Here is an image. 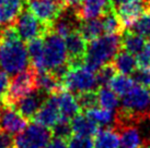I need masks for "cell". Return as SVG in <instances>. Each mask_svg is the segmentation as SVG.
I'll return each mask as SVG.
<instances>
[{
  "mask_svg": "<svg viewBox=\"0 0 150 148\" xmlns=\"http://www.w3.org/2000/svg\"><path fill=\"white\" fill-rule=\"evenodd\" d=\"M29 64V50L14 25L2 27L0 31V68L9 75H16L26 70Z\"/></svg>",
  "mask_w": 150,
  "mask_h": 148,
  "instance_id": "6da1fadb",
  "label": "cell"
},
{
  "mask_svg": "<svg viewBox=\"0 0 150 148\" xmlns=\"http://www.w3.org/2000/svg\"><path fill=\"white\" fill-rule=\"evenodd\" d=\"M147 119L150 120V91L148 87L135 84L123 96L122 106L116 111V125L137 123Z\"/></svg>",
  "mask_w": 150,
  "mask_h": 148,
  "instance_id": "7a4b0ae2",
  "label": "cell"
},
{
  "mask_svg": "<svg viewBox=\"0 0 150 148\" xmlns=\"http://www.w3.org/2000/svg\"><path fill=\"white\" fill-rule=\"evenodd\" d=\"M122 35H102L88 43V49L84 64L93 71H98L113 60L115 54L121 50Z\"/></svg>",
  "mask_w": 150,
  "mask_h": 148,
  "instance_id": "3957f363",
  "label": "cell"
},
{
  "mask_svg": "<svg viewBox=\"0 0 150 148\" xmlns=\"http://www.w3.org/2000/svg\"><path fill=\"white\" fill-rule=\"evenodd\" d=\"M64 89L75 93L76 95L80 93L90 91H98L99 84L96 78V72L88 68L86 64L80 66H70L63 77Z\"/></svg>",
  "mask_w": 150,
  "mask_h": 148,
  "instance_id": "277c9868",
  "label": "cell"
},
{
  "mask_svg": "<svg viewBox=\"0 0 150 148\" xmlns=\"http://www.w3.org/2000/svg\"><path fill=\"white\" fill-rule=\"evenodd\" d=\"M35 91H38L36 70L31 66L26 70L14 75L12 81L10 82L8 93L1 100V103L4 106L13 107V105L19 99L23 98L24 96Z\"/></svg>",
  "mask_w": 150,
  "mask_h": 148,
  "instance_id": "5b68a950",
  "label": "cell"
},
{
  "mask_svg": "<svg viewBox=\"0 0 150 148\" xmlns=\"http://www.w3.org/2000/svg\"><path fill=\"white\" fill-rule=\"evenodd\" d=\"M68 63V54L65 38L55 32L44 37V70L55 71Z\"/></svg>",
  "mask_w": 150,
  "mask_h": 148,
  "instance_id": "8992f818",
  "label": "cell"
},
{
  "mask_svg": "<svg viewBox=\"0 0 150 148\" xmlns=\"http://www.w3.org/2000/svg\"><path fill=\"white\" fill-rule=\"evenodd\" d=\"M52 131L38 123H31L14 138L16 148H45L52 138Z\"/></svg>",
  "mask_w": 150,
  "mask_h": 148,
  "instance_id": "52a82bcc",
  "label": "cell"
},
{
  "mask_svg": "<svg viewBox=\"0 0 150 148\" xmlns=\"http://www.w3.org/2000/svg\"><path fill=\"white\" fill-rule=\"evenodd\" d=\"M13 25L23 41H30L38 37H45L53 29L48 25L41 22L30 10L23 11Z\"/></svg>",
  "mask_w": 150,
  "mask_h": 148,
  "instance_id": "ba28073f",
  "label": "cell"
},
{
  "mask_svg": "<svg viewBox=\"0 0 150 148\" xmlns=\"http://www.w3.org/2000/svg\"><path fill=\"white\" fill-rule=\"evenodd\" d=\"M28 10L33 13L38 20L53 29L55 22L66 10V4L48 0H26Z\"/></svg>",
  "mask_w": 150,
  "mask_h": 148,
  "instance_id": "9c48e42d",
  "label": "cell"
},
{
  "mask_svg": "<svg viewBox=\"0 0 150 148\" xmlns=\"http://www.w3.org/2000/svg\"><path fill=\"white\" fill-rule=\"evenodd\" d=\"M65 43L68 54V64L70 66H83L88 49V41L84 39L79 29L71 32L65 38Z\"/></svg>",
  "mask_w": 150,
  "mask_h": 148,
  "instance_id": "30bf717a",
  "label": "cell"
},
{
  "mask_svg": "<svg viewBox=\"0 0 150 148\" xmlns=\"http://www.w3.org/2000/svg\"><path fill=\"white\" fill-rule=\"evenodd\" d=\"M60 118H62V114L57 105L56 96L55 94H53L50 95L45 99L42 107L38 109L36 114L34 115L33 122L52 130L55 124L60 120Z\"/></svg>",
  "mask_w": 150,
  "mask_h": 148,
  "instance_id": "8fae6325",
  "label": "cell"
},
{
  "mask_svg": "<svg viewBox=\"0 0 150 148\" xmlns=\"http://www.w3.org/2000/svg\"><path fill=\"white\" fill-rule=\"evenodd\" d=\"M115 11L124 26L127 27L138 17L150 11V0H127Z\"/></svg>",
  "mask_w": 150,
  "mask_h": 148,
  "instance_id": "7c38bea8",
  "label": "cell"
},
{
  "mask_svg": "<svg viewBox=\"0 0 150 148\" xmlns=\"http://www.w3.org/2000/svg\"><path fill=\"white\" fill-rule=\"evenodd\" d=\"M29 125L28 119H25L13 107L4 106L0 113V126L10 134H19Z\"/></svg>",
  "mask_w": 150,
  "mask_h": 148,
  "instance_id": "4fadbf2b",
  "label": "cell"
},
{
  "mask_svg": "<svg viewBox=\"0 0 150 148\" xmlns=\"http://www.w3.org/2000/svg\"><path fill=\"white\" fill-rule=\"evenodd\" d=\"M111 0H84L79 8L75 9L80 21L96 19L113 10Z\"/></svg>",
  "mask_w": 150,
  "mask_h": 148,
  "instance_id": "5bb4252c",
  "label": "cell"
},
{
  "mask_svg": "<svg viewBox=\"0 0 150 148\" xmlns=\"http://www.w3.org/2000/svg\"><path fill=\"white\" fill-rule=\"evenodd\" d=\"M45 99L43 98V93L40 91H35L31 94L24 96L23 98L19 99L13 105V108L23 115L25 119L33 120L34 115L36 114L38 109L42 107Z\"/></svg>",
  "mask_w": 150,
  "mask_h": 148,
  "instance_id": "9a60e30c",
  "label": "cell"
},
{
  "mask_svg": "<svg viewBox=\"0 0 150 148\" xmlns=\"http://www.w3.org/2000/svg\"><path fill=\"white\" fill-rule=\"evenodd\" d=\"M25 4L26 0H0V27L14 24Z\"/></svg>",
  "mask_w": 150,
  "mask_h": 148,
  "instance_id": "2e32d148",
  "label": "cell"
},
{
  "mask_svg": "<svg viewBox=\"0 0 150 148\" xmlns=\"http://www.w3.org/2000/svg\"><path fill=\"white\" fill-rule=\"evenodd\" d=\"M36 83L38 91H42L43 94H47L48 96L64 91L62 80L52 71H36Z\"/></svg>",
  "mask_w": 150,
  "mask_h": 148,
  "instance_id": "e0dca14e",
  "label": "cell"
},
{
  "mask_svg": "<svg viewBox=\"0 0 150 148\" xmlns=\"http://www.w3.org/2000/svg\"><path fill=\"white\" fill-rule=\"evenodd\" d=\"M55 96H56L57 105H58L62 117L71 120L74 117L81 112V108L77 101L76 96H74L72 93L64 89V91L55 94Z\"/></svg>",
  "mask_w": 150,
  "mask_h": 148,
  "instance_id": "ac0fdd59",
  "label": "cell"
},
{
  "mask_svg": "<svg viewBox=\"0 0 150 148\" xmlns=\"http://www.w3.org/2000/svg\"><path fill=\"white\" fill-rule=\"evenodd\" d=\"M72 135L81 137H92L98 133L100 126L96 124L86 114H77L70 120Z\"/></svg>",
  "mask_w": 150,
  "mask_h": 148,
  "instance_id": "d6986e66",
  "label": "cell"
},
{
  "mask_svg": "<svg viewBox=\"0 0 150 148\" xmlns=\"http://www.w3.org/2000/svg\"><path fill=\"white\" fill-rule=\"evenodd\" d=\"M93 148H121V138L117 128H100L93 136Z\"/></svg>",
  "mask_w": 150,
  "mask_h": 148,
  "instance_id": "ffe728a7",
  "label": "cell"
},
{
  "mask_svg": "<svg viewBox=\"0 0 150 148\" xmlns=\"http://www.w3.org/2000/svg\"><path fill=\"white\" fill-rule=\"evenodd\" d=\"M113 66H115L117 73L125 74V75H132V74L137 70V61H136V56L129 54L125 50L121 49L115 57L113 58L111 61Z\"/></svg>",
  "mask_w": 150,
  "mask_h": 148,
  "instance_id": "44dd1931",
  "label": "cell"
},
{
  "mask_svg": "<svg viewBox=\"0 0 150 148\" xmlns=\"http://www.w3.org/2000/svg\"><path fill=\"white\" fill-rule=\"evenodd\" d=\"M147 44L146 38L138 34L132 33L127 29L121 36V49L125 50L129 54L137 56L145 49Z\"/></svg>",
  "mask_w": 150,
  "mask_h": 148,
  "instance_id": "7402d4cb",
  "label": "cell"
},
{
  "mask_svg": "<svg viewBox=\"0 0 150 148\" xmlns=\"http://www.w3.org/2000/svg\"><path fill=\"white\" fill-rule=\"evenodd\" d=\"M28 50L32 66L36 71L44 70V37L28 41Z\"/></svg>",
  "mask_w": 150,
  "mask_h": 148,
  "instance_id": "603a6c76",
  "label": "cell"
},
{
  "mask_svg": "<svg viewBox=\"0 0 150 148\" xmlns=\"http://www.w3.org/2000/svg\"><path fill=\"white\" fill-rule=\"evenodd\" d=\"M120 138H121V148H138L140 147L142 140L137 128L133 124H124L117 126Z\"/></svg>",
  "mask_w": 150,
  "mask_h": 148,
  "instance_id": "cb8c5ba5",
  "label": "cell"
},
{
  "mask_svg": "<svg viewBox=\"0 0 150 148\" xmlns=\"http://www.w3.org/2000/svg\"><path fill=\"white\" fill-rule=\"evenodd\" d=\"M79 31L88 43L102 36V34L104 33V29L101 17L80 21Z\"/></svg>",
  "mask_w": 150,
  "mask_h": 148,
  "instance_id": "d4e9b609",
  "label": "cell"
},
{
  "mask_svg": "<svg viewBox=\"0 0 150 148\" xmlns=\"http://www.w3.org/2000/svg\"><path fill=\"white\" fill-rule=\"evenodd\" d=\"M84 114L99 126H108L111 124H116V113L104 108H92L90 110L86 111Z\"/></svg>",
  "mask_w": 150,
  "mask_h": 148,
  "instance_id": "484cf974",
  "label": "cell"
},
{
  "mask_svg": "<svg viewBox=\"0 0 150 148\" xmlns=\"http://www.w3.org/2000/svg\"><path fill=\"white\" fill-rule=\"evenodd\" d=\"M101 20L103 23L104 33L106 35H122L125 32L126 27L116 14L115 9L105 13L103 17H101Z\"/></svg>",
  "mask_w": 150,
  "mask_h": 148,
  "instance_id": "4316f807",
  "label": "cell"
},
{
  "mask_svg": "<svg viewBox=\"0 0 150 148\" xmlns=\"http://www.w3.org/2000/svg\"><path fill=\"white\" fill-rule=\"evenodd\" d=\"M136 83L134 82V80L132 76L129 75H125V74L117 73L114 77L112 78V81L108 84V87L112 89L117 96H125L134 86Z\"/></svg>",
  "mask_w": 150,
  "mask_h": 148,
  "instance_id": "83f0119b",
  "label": "cell"
},
{
  "mask_svg": "<svg viewBox=\"0 0 150 148\" xmlns=\"http://www.w3.org/2000/svg\"><path fill=\"white\" fill-rule=\"evenodd\" d=\"M98 98H99V107L114 110L120 107V99L114 91L108 86H100L98 88Z\"/></svg>",
  "mask_w": 150,
  "mask_h": 148,
  "instance_id": "f1b7e54d",
  "label": "cell"
},
{
  "mask_svg": "<svg viewBox=\"0 0 150 148\" xmlns=\"http://www.w3.org/2000/svg\"><path fill=\"white\" fill-rule=\"evenodd\" d=\"M127 31L138 34L145 38L150 37V11H147L126 27Z\"/></svg>",
  "mask_w": 150,
  "mask_h": 148,
  "instance_id": "f546056e",
  "label": "cell"
},
{
  "mask_svg": "<svg viewBox=\"0 0 150 148\" xmlns=\"http://www.w3.org/2000/svg\"><path fill=\"white\" fill-rule=\"evenodd\" d=\"M77 101L79 103L81 111H88L92 108L99 107V98H98V91H90L77 94L76 96Z\"/></svg>",
  "mask_w": 150,
  "mask_h": 148,
  "instance_id": "4dcf8cb0",
  "label": "cell"
},
{
  "mask_svg": "<svg viewBox=\"0 0 150 148\" xmlns=\"http://www.w3.org/2000/svg\"><path fill=\"white\" fill-rule=\"evenodd\" d=\"M54 137L63 138V140H69L72 137V128H71L70 120L62 117L57 123L55 124L53 128L50 130Z\"/></svg>",
  "mask_w": 150,
  "mask_h": 148,
  "instance_id": "1f68e13d",
  "label": "cell"
},
{
  "mask_svg": "<svg viewBox=\"0 0 150 148\" xmlns=\"http://www.w3.org/2000/svg\"><path fill=\"white\" fill-rule=\"evenodd\" d=\"M117 74V71L115 66H113L112 62H108L104 66H102L96 71V78H98V84L100 86H108L112 78Z\"/></svg>",
  "mask_w": 150,
  "mask_h": 148,
  "instance_id": "d6a6232c",
  "label": "cell"
},
{
  "mask_svg": "<svg viewBox=\"0 0 150 148\" xmlns=\"http://www.w3.org/2000/svg\"><path fill=\"white\" fill-rule=\"evenodd\" d=\"M68 148H93V140L91 137L72 135V137L68 140Z\"/></svg>",
  "mask_w": 150,
  "mask_h": 148,
  "instance_id": "836d02e7",
  "label": "cell"
},
{
  "mask_svg": "<svg viewBox=\"0 0 150 148\" xmlns=\"http://www.w3.org/2000/svg\"><path fill=\"white\" fill-rule=\"evenodd\" d=\"M132 78L134 80V82L136 84L142 85V86L148 87L150 84V73L146 70H142V69H138L135 71L132 75Z\"/></svg>",
  "mask_w": 150,
  "mask_h": 148,
  "instance_id": "e575fe53",
  "label": "cell"
},
{
  "mask_svg": "<svg viewBox=\"0 0 150 148\" xmlns=\"http://www.w3.org/2000/svg\"><path fill=\"white\" fill-rule=\"evenodd\" d=\"M10 86V77L9 74L4 71H0V101L7 95Z\"/></svg>",
  "mask_w": 150,
  "mask_h": 148,
  "instance_id": "d590c367",
  "label": "cell"
},
{
  "mask_svg": "<svg viewBox=\"0 0 150 148\" xmlns=\"http://www.w3.org/2000/svg\"><path fill=\"white\" fill-rule=\"evenodd\" d=\"M13 144H14V140L12 137V134L0 128V148H11Z\"/></svg>",
  "mask_w": 150,
  "mask_h": 148,
  "instance_id": "8d00e7d4",
  "label": "cell"
},
{
  "mask_svg": "<svg viewBox=\"0 0 150 148\" xmlns=\"http://www.w3.org/2000/svg\"><path fill=\"white\" fill-rule=\"evenodd\" d=\"M45 148H68V140L54 137L53 140H50Z\"/></svg>",
  "mask_w": 150,
  "mask_h": 148,
  "instance_id": "74e56055",
  "label": "cell"
},
{
  "mask_svg": "<svg viewBox=\"0 0 150 148\" xmlns=\"http://www.w3.org/2000/svg\"><path fill=\"white\" fill-rule=\"evenodd\" d=\"M83 1L84 0H65V4L67 8L77 9L83 3Z\"/></svg>",
  "mask_w": 150,
  "mask_h": 148,
  "instance_id": "f35d334b",
  "label": "cell"
},
{
  "mask_svg": "<svg viewBox=\"0 0 150 148\" xmlns=\"http://www.w3.org/2000/svg\"><path fill=\"white\" fill-rule=\"evenodd\" d=\"M125 1H127V0H111V3H112L113 8L116 9V8H118L122 3H124Z\"/></svg>",
  "mask_w": 150,
  "mask_h": 148,
  "instance_id": "ab89813d",
  "label": "cell"
},
{
  "mask_svg": "<svg viewBox=\"0 0 150 148\" xmlns=\"http://www.w3.org/2000/svg\"><path fill=\"white\" fill-rule=\"evenodd\" d=\"M142 148H150V142H146V143L142 146Z\"/></svg>",
  "mask_w": 150,
  "mask_h": 148,
  "instance_id": "60d3db41",
  "label": "cell"
},
{
  "mask_svg": "<svg viewBox=\"0 0 150 148\" xmlns=\"http://www.w3.org/2000/svg\"><path fill=\"white\" fill-rule=\"evenodd\" d=\"M146 47L148 48V49H149V51H150V39H148V40H147Z\"/></svg>",
  "mask_w": 150,
  "mask_h": 148,
  "instance_id": "b9f144b4",
  "label": "cell"
},
{
  "mask_svg": "<svg viewBox=\"0 0 150 148\" xmlns=\"http://www.w3.org/2000/svg\"><path fill=\"white\" fill-rule=\"evenodd\" d=\"M48 1H54V2H62V0H48Z\"/></svg>",
  "mask_w": 150,
  "mask_h": 148,
  "instance_id": "7bdbcfd3",
  "label": "cell"
},
{
  "mask_svg": "<svg viewBox=\"0 0 150 148\" xmlns=\"http://www.w3.org/2000/svg\"><path fill=\"white\" fill-rule=\"evenodd\" d=\"M148 88H149V91H150V84H149V86H148Z\"/></svg>",
  "mask_w": 150,
  "mask_h": 148,
  "instance_id": "ee69618b",
  "label": "cell"
},
{
  "mask_svg": "<svg viewBox=\"0 0 150 148\" xmlns=\"http://www.w3.org/2000/svg\"><path fill=\"white\" fill-rule=\"evenodd\" d=\"M138 148H142V146H140V147H138Z\"/></svg>",
  "mask_w": 150,
  "mask_h": 148,
  "instance_id": "f6af8a7d",
  "label": "cell"
},
{
  "mask_svg": "<svg viewBox=\"0 0 150 148\" xmlns=\"http://www.w3.org/2000/svg\"><path fill=\"white\" fill-rule=\"evenodd\" d=\"M0 128H1V126H0Z\"/></svg>",
  "mask_w": 150,
  "mask_h": 148,
  "instance_id": "bcb514c9",
  "label": "cell"
}]
</instances>
